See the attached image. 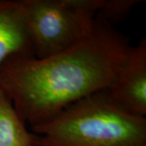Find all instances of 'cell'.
I'll list each match as a JSON object with an SVG mask.
<instances>
[{"label": "cell", "instance_id": "obj_3", "mask_svg": "<svg viewBox=\"0 0 146 146\" xmlns=\"http://www.w3.org/2000/svg\"><path fill=\"white\" fill-rule=\"evenodd\" d=\"M102 0H18L33 55L63 52L91 31Z\"/></svg>", "mask_w": 146, "mask_h": 146}, {"label": "cell", "instance_id": "obj_7", "mask_svg": "<svg viewBox=\"0 0 146 146\" xmlns=\"http://www.w3.org/2000/svg\"><path fill=\"white\" fill-rule=\"evenodd\" d=\"M142 0H102L97 16L114 26Z\"/></svg>", "mask_w": 146, "mask_h": 146}, {"label": "cell", "instance_id": "obj_2", "mask_svg": "<svg viewBox=\"0 0 146 146\" xmlns=\"http://www.w3.org/2000/svg\"><path fill=\"white\" fill-rule=\"evenodd\" d=\"M32 128L39 136V146H146V117L122 109L107 89L78 100Z\"/></svg>", "mask_w": 146, "mask_h": 146}, {"label": "cell", "instance_id": "obj_4", "mask_svg": "<svg viewBox=\"0 0 146 146\" xmlns=\"http://www.w3.org/2000/svg\"><path fill=\"white\" fill-rule=\"evenodd\" d=\"M116 104L131 115L146 117V40L131 46L118 76L107 89Z\"/></svg>", "mask_w": 146, "mask_h": 146}, {"label": "cell", "instance_id": "obj_1", "mask_svg": "<svg viewBox=\"0 0 146 146\" xmlns=\"http://www.w3.org/2000/svg\"><path fill=\"white\" fill-rule=\"evenodd\" d=\"M130 46L127 37L96 16L91 31L63 52L7 58L0 66V83L25 122L42 125L69 105L109 89Z\"/></svg>", "mask_w": 146, "mask_h": 146}, {"label": "cell", "instance_id": "obj_5", "mask_svg": "<svg viewBox=\"0 0 146 146\" xmlns=\"http://www.w3.org/2000/svg\"><path fill=\"white\" fill-rule=\"evenodd\" d=\"M16 54L33 55L20 7L18 1L0 0V66Z\"/></svg>", "mask_w": 146, "mask_h": 146}, {"label": "cell", "instance_id": "obj_6", "mask_svg": "<svg viewBox=\"0 0 146 146\" xmlns=\"http://www.w3.org/2000/svg\"><path fill=\"white\" fill-rule=\"evenodd\" d=\"M0 146H39V136L26 128V123L0 83Z\"/></svg>", "mask_w": 146, "mask_h": 146}]
</instances>
